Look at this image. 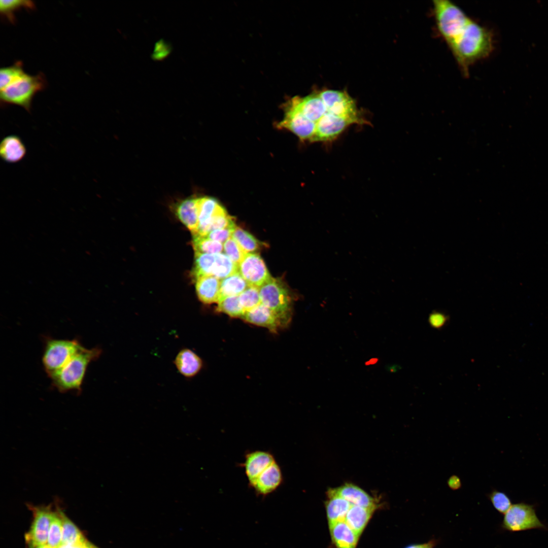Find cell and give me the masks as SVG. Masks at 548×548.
<instances>
[{
	"mask_svg": "<svg viewBox=\"0 0 548 548\" xmlns=\"http://www.w3.org/2000/svg\"><path fill=\"white\" fill-rule=\"evenodd\" d=\"M289 102L305 119L312 134L311 142H328L353 125L368 123L356 101L346 91L322 89Z\"/></svg>",
	"mask_w": 548,
	"mask_h": 548,
	"instance_id": "cell-1",
	"label": "cell"
},
{
	"mask_svg": "<svg viewBox=\"0 0 548 548\" xmlns=\"http://www.w3.org/2000/svg\"><path fill=\"white\" fill-rule=\"evenodd\" d=\"M447 44L465 76L471 65L488 57L494 49L490 30L471 18Z\"/></svg>",
	"mask_w": 548,
	"mask_h": 548,
	"instance_id": "cell-2",
	"label": "cell"
},
{
	"mask_svg": "<svg viewBox=\"0 0 548 548\" xmlns=\"http://www.w3.org/2000/svg\"><path fill=\"white\" fill-rule=\"evenodd\" d=\"M101 353V349L97 347L90 349L84 348L49 377L52 386L61 393L72 391L80 394L88 365L96 360Z\"/></svg>",
	"mask_w": 548,
	"mask_h": 548,
	"instance_id": "cell-3",
	"label": "cell"
},
{
	"mask_svg": "<svg viewBox=\"0 0 548 548\" xmlns=\"http://www.w3.org/2000/svg\"><path fill=\"white\" fill-rule=\"evenodd\" d=\"M259 292L261 303L276 315L283 328L287 326L292 319L293 299L284 282L271 277L259 287Z\"/></svg>",
	"mask_w": 548,
	"mask_h": 548,
	"instance_id": "cell-4",
	"label": "cell"
},
{
	"mask_svg": "<svg viewBox=\"0 0 548 548\" xmlns=\"http://www.w3.org/2000/svg\"><path fill=\"white\" fill-rule=\"evenodd\" d=\"M45 87L41 75L31 76L24 73L19 78L1 90V101L4 105H15L30 112L34 95Z\"/></svg>",
	"mask_w": 548,
	"mask_h": 548,
	"instance_id": "cell-5",
	"label": "cell"
},
{
	"mask_svg": "<svg viewBox=\"0 0 548 548\" xmlns=\"http://www.w3.org/2000/svg\"><path fill=\"white\" fill-rule=\"evenodd\" d=\"M44 341L42 360L44 370L49 377L84 348L77 339L70 340L46 337Z\"/></svg>",
	"mask_w": 548,
	"mask_h": 548,
	"instance_id": "cell-6",
	"label": "cell"
},
{
	"mask_svg": "<svg viewBox=\"0 0 548 548\" xmlns=\"http://www.w3.org/2000/svg\"><path fill=\"white\" fill-rule=\"evenodd\" d=\"M502 527L511 532L546 528L537 517L533 505L524 502L512 504L504 514Z\"/></svg>",
	"mask_w": 548,
	"mask_h": 548,
	"instance_id": "cell-7",
	"label": "cell"
},
{
	"mask_svg": "<svg viewBox=\"0 0 548 548\" xmlns=\"http://www.w3.org/2000/svg\"><path fill=\"white\" fill-rule=\"evenodd\" d=\"M30 507L33 518L25 538L29 548H32L47 544L52 511L50 506Z\"/></svg>",
	"mask_w": 548,
	"mask_h": 548,
	"instance_id": "cell-8",
	"label": "cell"
},
{
	"mask_svg": "<svg viewBox=\"0 0 548 548\" xmlns=\"http://www.w3.org/2000/svg\"><path fill=\"white\" fill-rule=\"evenodd\" d=\"M238 271L249 286L260 287L271 277L258 253L246 254L238 264Z\"/></svg>",
	"mask_w": 548,
	"mask_h": 548,
	"instance_id": "cell-9",
	"label": "cell"
},
{
	"mask_svg": "<svg viewBox=\"0 0 548 548\" xmlns=\"http://www.w3.org/2000/svg\"><path fill=\"white\" fill-rule=\"evenodd\" d=\"M283 482L281 468L276 461L253 481L249 483L257 495L266 496L280 487Z\"/></svg>",
	"mask_w": 548,
	"mask_h": 548,
	"instance_id": "cell-10",
	"label": "cell"
},
{
	"mask_svg": "<svg viewBox=\"0 0 548 548\" xmlns=\"http://www.w3.org/2000/svg\"><path fill=\"white\" fill-rule=\"evenodd\" d=\"M327 494L336 495L344 498L352 505L365 508H376L378 505L375 500L360 487L350 483L330 489Z\"/></svg>",
	"mask_w": 548,
	"mask_h": 548,
	"instance_id": "cell-11",
	"label": "cell"
},
{
	"mask_svg": "<svg viewBox=\"0 0 548 548\" xmlns=\"http://www.w3.org/2000/svg\"><path fill=\"white\" fill-rule=\"evenodd\" d=\"M242 319L248 323L266 328L274 333L283 328L276 315L261 303L246 312Z\"/></svg>",
	"mask_w": 548,
	"mask_h": 548,
	"instance_id": "cell-12",
	"label": "cell"
},
{
	"mask_svg": "<svg viewBox=\"0 0 548 548\" xmlns=\"http://www.w3.org/2000/svg\"><path fill=\"white\" fill-rule=\"evenodd\" d=\"M268 451L257 450L247 453L243 464L248 483L253 481L276 461Z\"/></svg>",
	"mask_w": 548,
	"mask_h": 548,
	"instance_id": "cell-13",
	"label": "cell"
},
{
	"mask_svg": "<svg viewBox=\"0 0 548 548\" xmlns=\"http://www.w3.org/2000/svg\"><path fill=\"white\" fill-rule=\"evenodd\" d=\"M26 154V147L18 135H8L1 140L0 157L4 162L11 164L18 163L25 158Z\"/></svg>",
	"mask_w": 548,
	"mask_h": 548,
	"instance_id": "cell-14",
	"label": "cell"
},
{
	"mask_svg": "<svg viewBox=\"0 0 548 548\" xmlns=\"http://www.w3.org/2000/svg\"><path fill=\"white\" fill-rule=\"evenodd\" d=\"M198 197H189L179 201L175 213L179 219L191 231L195 233L198 226Z\"/></svg>",
	"mask_w": 548,
	"mask_h": 548,
	"instance_id": "cell-15",
	"label": "cell"
},
{
	"mask_svg": "<svg viewBox=\"0 0 548 548\" xmlns=\"http://www.w3.org/2000/svg\"><path fill=\"white\" fill-rule=\"evenodd\" d=\"M197 295L204 304L218 302L220 295V280L211 276H203L194 279Z\"/></svg>",
	"mask_w": 548,
	"mask_h": 548,
	"instance_id": "cell-16",
	"label": "cell"
},
{
	"mask_svg": "<svg viewBox=\"0 0 548 548\" xmlns=\"http://www.w3.org/2000/svg\"><path fill=\"white\" fill-rule=\"evenodd\" d=\"M175 364L179 372L187 378L196 375L202 366L201 358L189 349H183L179 352L176 357Z\"/></svg>",
	"mask_w": 548,
	"mask_h": 548,
	"instance_id": "cell-17",
	"label": "cell"
},
{
	"mask_svg": "<svg viewBox=\"0 0 548 548\" xmlns=\"http://www.w3.org/2000/svg\"><path fill=\"white\" fill-rule=\"evenodd\" d=\"M376 509L352 505L346 516L345 522L359 538Z\"/></svg>",
	"mask_w": 548,
	"mask_h": 548,
	"instance_id": "cell-18",
	"label": "cell"
},
{
	"mask_svg": "<svg viewBox=\"0 0 548 548\" xmlns=\"http://www.w3.org/2000/svg\"><path fill=\"white\" fill-rule=\"evenodd\" d=\"M198 226L195 233L204 236L210 222L219 207L221 206L218 200L212 197H198Z\"/></svg>",
	"mask_w": 548,
	"mask_h": 548,
	"instance_id": "cell-19",
	"label": "cell"
},
{
	"mask_svg": "<svg viewBox=\"0 0 548 548\" xmlns=\"http://www.w3.org/2000/svg\"><path fill=\"white\" fill-rule=\"evenodd\" d=\"M329 529L336 548H356L359 538L345 522L336 523Z\"/></svg>",
	"mask_w": 548,
	"mask_h": 548,
	"instance_id": "cell-20",
	"label": "cell"
},
{
	"mask_svg": "<svg viewBox=\"0 0 548 548\" xmlns=\"http://www.w3.org/2000/svg\"><path fill=\"white\" fill-rule=\"evenodd\" d=\"M328 500L325 506L329 527L341 522H345L346 516L352 504L336 495L327 494Z\"/></svg>",
	"mask_w": 548,
	"mask_h": 548,
	"instance_id": "cell-21",
	"label": "cell"
},
{
	"mask_svg": "<svg viewBox=\"0 0 548 548\" xmlns=\"http://www.w3.org/2000/svg\"><path fill=\"white\" fill-rule=\"evenodd\" d=\"M249 286L239 272L237 271L220 281L219 299L227 296H238Z\"/></svg>",
	"mask_w": 548,
	"mask_h": 548,
	"instance_id": "cell-22",
	"label": "cell"
},
{
	"mask_svg": "<svg viewBox=\"0 0 548 548\" xmlns=\"http://www.w3.org/2000/svg\"><path fill=\"white\" fill-rule=\"evenodd\" d=\"M231 237L246 253H254L262 247V244L250 233L239 227H236Z\"/></svg>",
	"mask_w": 548,
	"mask_h": 548,
	"instance_id": "cell-23",
	"label": "cell"
},
{
	"mask_svg": "<svg viewBox=\"0 0 548 548\" xmlns=\"http://www.w3.org/2000/svg\"><path fill=\"white\" fill-rule=\"evenodd\" d=\"M62 521V539L61 544H73L86 539L77 527L59 508Z\"/></svg>",
	"mask_w": 548,
	"mask_h": 548,
	"instance_id": "cell-24",
	"label": "cell"
},
{
	"mask_svg": "<svg viewBox=\"0 0 548 548\" xmlns=\"http://www.w3.org/2000/svg\"><path fill=\"white\" fill-rule=\"evenodd\" d=\"M215 260V254L195 252L194 266L192 271L194 279L203 276H212Z\"/></svg>",
	"mask_w": 548,
	"mask_h": 548,
	"instance_id": "cell-25",
	"label": "cell"
},
{
	"mask_svg": "<svg viewBox=\"0 0 548 548\" xmlns=\"http://www.w3.org/2000/svg\"><path fill=\"white\" fill-rule=\"evenodd\" d=\"M212 276L221 280L238 271V265L224 253L215 254Z\"/></svg>",
	"mask_w": 548,
	"mask_h": 548,
	"instance_id": "cell-26",
	"label": "cell"
},
{
	"mask_svg": "<svg viewBox=\"0 0 548 548\" xmlns=\"http://www.w3.org/2000/svg\"><path fill=\"white\" fill-rule=\"evenodd\" d=\"M216 311L224 313L231 318L242 319L245 313L238 296H227L220 298L217 302Z\"/></svg>",
	"mask_w": 548,
	"mask_h": 548,
	"instance_id": "cell-27",
	"label": "cell"
},
{
	"mask_svg": "<svg viewBox=\"0 0 548 548\" xmlns=\"http://www.w3.org/2000/svg\"><path fill=\"white\" fill-rule=\"evenodd\" d=\"M192 236L195 252L212 254L222 253L223 244L196 233L192 234Z\"/></svg>",
	"mask_w": 548,
	"mask_h": 548,
	"instance_id": "cell-28",
	"label": "cell"
},
{
	"mask_svg": "<svg viewBox=\"0 0 548 548\" xmlns=\"http://www.w3.org/2000/svg\"><path fill=\"white\" fill-rule=\"evenodd\" d=\"M236 227L234 219L229 215L221 205L212 217L207 228V233L217 229L234 228Z\"/></svg>",
	"mask_w": 548,
	"mask_h": 548,
	"instance_id": "cell-29",
	"label": "cell"
},
{
	"mask_svg": "<svg viewBox=\"0 0 548 548\" xmlns=\"http://www.w3.org/2000/svg\"><path fill=\"white\" fill-rule=\"evenodd\" d=\"M62 521L59 512V508L53 511L51 515L47 543L52 548H57L61 543Z\"/></svg>",
	"mask_w": 548,
	"mask_h": 548,
	"instance_id": "cell-30",
	"label": "cell"
},
{
	"mask_svg": "<svg viewBox=\"0 0 548 548\" xmlns=\"http://www.w3.org/2000/svg\"><path fill=\"white\" fill-rule=\"evenodd\" d=\"M25 8L32 9L34 4L30 1L25 0H1L0 1V12L11 22L15 21L14 13Z\"/></svg>",
	"mask_w": 548,
	"mask_h": 548,
	"instance_id": "cell-31",
	"label": "cell"
},
{
	"mask_svg": "<svg viewBox=\"0 0 548 548\" xmlns=\"http://www.w3.org/2000/svg\"><path fill=\"white\" fill-rule=\"evenodd\" d=\"M240 303L246 312L250 311L261 303L259 288L249 286L239 295Z\"/></svg>",
	"mask_w": 548,
	"mask_h": 548,
	"instance_id": "cell-32",
	"label": "cell"
},
{
	"mask_svg": "<svg viewBox=\"0 0 548 548\" xmlns=\"http://www.w3.org/2000/svg\"><path fill=\"white\" fill-rule=\"evenodd\" d=\"M24 73L22 64L19 62H16L12 66L1 68L0 70V89L2 90L10 84Z\"/></svg>",
	"mask_w": 548,
	"mask_h": 548,
	"instance_id": "cell-33",
	"label": "cell"
},
{
	"mask_svg": "<svg viewBox=\"0 0 548 548\" xmlns=\"http://www.w3.org/2000/svg\"><path fill=\"white\" fill-rule=\"evenodd\" d=\"M223 252L237 265L246 254L232 237L223 244Z\"/></svg>",
	"mask_w": 548,
	"mask_h": 548,
	"instance_id": "cell-34",
	"label": "cell"
},
{
	"mask_svg": "<svg viewBox=\"0 0 548 548\" xmlns=\"http://www.w3.org/2000/svg\"><path fill=\"white\" fill-rule=\"evenodd\" d=\"M489 496L493 506L501 513L505 514L512 505L509 498L501 491H493Z\"/></svg>",
	"mask_w": 548,
	"mask_h": 548,
	"instance_id": "cell-35",
	"label": "cell"
},
{
	"mask_svg": "<svg viewBox=\"0 0 548 548\" xmlns=\"http://www.w3.org/2000/svg\"><path fill=\"white\" fill-rule=\"evenodd\" d=\"M234 228H224L213 230L207 234L205 236L210 239L224 244L232 236Z\"/></svg>",
	"mask_w": 548,
	"mask_h": 548,
	"instance_id": "cell-36",
	"label": "cell"
},
{
	"mask_svg": "<svg viewBox=\"0 0 548 548\" xmlns=\"http://www.w3.org/2000/svg\"><path fill=\"white\" fill-rule=\"evenodd\" d=\"M57 548H98L87 539L73 544H60Z\"/></svg>",
	"mask_w": 548,
	"mask_h": 548,
	"instance_id": "cell-37",
	"label": "cell"
},
{
	"mask_svg": "<svg viewBox=\"0 0 548 548\" xmlns=\"http://www.w3.org/2000/svg\"><path fill=\"white\" fill-rule=\"evenodd\" d=\"M429 322L431 325L434 327H440L446 322V318L440 314H434L431 316Z\"/></svg>",
	"mask_w": 548,
	"mask_h": 548,
	"instance_id": "cell-38",
	"label": "cell"
},
{
	"mask_svg": "<svg viewBox=\"0 0 548 548\" xmlns=\"http://www.w3.org/2000/svg\"><path fill=\"white\" fill-rule=\"evenodd\" d=\"M448 485L452 490H456L461 486V482L458 476L453 475L448 479Z\"/></svg>",
	"mask_w": 548,
	"mask_h": 548,
	"instance_id": "cell-39",
	"label": "cell"
},
{
	"mask_svg": "<svg viewBox=\"0 0 548 548\" xmlns=\"http://www.w3.org/2000/svg\"><path fill=\"white\" fill-rule=\"evenodd\" d=\"M434 541H430L429 542L421 544H416L409 545L406 548H433L434 545Z\"/></svg>",
	"mask_w": 548,
	"mask_h": 548,
	"instance_id": "cell-40",
	"label": "cell"
},
{
	"mask_svg": "<svg viewBox=\"0 0 548 548\" xmlns=\"http://www.w3.org/2000/svg\"><path fill=\"white\" fill-rule=\"evenodd\" d=\"M377 361H378L377 359L373 358V359H371L369 361H368L366 363V364L368 365V364H374L375 363H376L377 362Z\"/></svg>",
	"mask_w": 548,
	"mask_h": 548,
	"instance_id": "cell-41",
	"label": "cell"
},
{
	"mask_svg": "<svg viewBox=\"0 0 548 548\" xmlns=\"http://www.w3.org/2000/svg\"><path fill=\"white\" fill-rule=\"evenodd\" d=\"M32 548H52V547H51L50 546H49L48 545H47L46 544H45V545L37 546H36V547H32Z\"/></svg>",
	"mask_w": 548,
	"mask_h": 548,
	"instance_id": "cell-42",
	"label": "cell"
}]
</instances>
